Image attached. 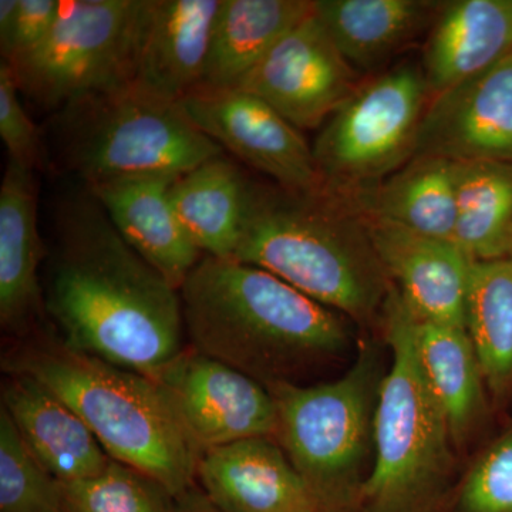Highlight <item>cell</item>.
<instances>
[{
  "label": "cell",
  "mask_w": 512,
  "mask_h": 512,
  "mask_svg": "<svg viewBox=\"0 0 512 512\" xmlns=\"http://www.w3.org/2000/svg\"><path fill=\"white\" fill-rule=\"evenodd\" d=\"M440 8L426 0H315L316 18L356 72L399 52Z\"/></svg>",
  "instance_id": "obj_24"
},
{
  "label": "cell",
  "mask_w": 512,
  "mask_h": 512,
  "mask_svg": "<svg viewBox=\"0 0 512 512\" xmlns=\"http://www.w3.org/2000/svg\"><path fill=\"white\" fill-rule=\"evenodd\" d=\"M195 483L224 512H329L272 437L205 451Z\"/></svg>",
  "instance_id": "obj_15"
},
{
  "label": "cell",
  "mask_w": 512,
  "mask_h": 512,
  "mask_svg": "<svg viewBox=\"0 0 512 512\" xmlns=\"http://www.w3.org/2000/svg\"><path fill=\"white\" fill-rule=\"evenodd\" d=\"M0 512H69L62 483L32 456L2 407Z\"/></svg>",
  "instance_id": "obj_29"
},
{
  "label": "cell",
  "mask_w": 512,
  "mask_h": 512,
  "mask_svg": "<svg viewBox=\"0 0 512 512\" xmlns=\"http://www.w3.org/2000/svg\"><path fill=\"white\" fill-rule=\"evenodd\" d=\"M195 127L222 150L288 191L323 190L312 147L302 131L242 89H200L180 101Z\"/></svg>",
  "instance_id": "obj_11"
},
{
  "label": "cell",
  "mask_w": 512,
  "mask_h": 512,
  "mask_svg": "<svg viewBox=\"0 0 512 512\" xmlns=\"http://www.w3.org/2000/svg\"><path fill=\"white\" fill-rule=\"evenodd\" d=\"M57 161L82 184L127 175L183 174L221 156L181 103L136 83L87 94L53 113Z\"/></svg>",
  "instance_id": "obj_6"
},
{
  "label": "cell",
  "mask_w": 512,
  "mask_h": 512,
  "mask_svg": "<svg viewBox=\"0 0 512 512\" xmlns=\"http://www.w3.org/2000/svg\"><path fill=\"white\" fill-rule=\"evenodd\" d=\"M417 156L512 163V55L430 99Z\"/></svg>",
  "instance_id": "obj_13"
},
{
  "label": "cell",
  "mask_w": 512,
  "mask_h": 512,
  "mask_svg": "<svg viewBox=\"0 0 512 512\" xmlns=\"http://www.w3.org/2000/svg\"><path fill=\"white\" fill-rule=\"evenodd\" d=\"M362 214L427 237L454 241L456 187L454 163L433 156L413 157L409 163L359 195Z\"/></svg>",
  "instance_id": "obj_25"
},
{
  "label": "cell",
  "mask_w": 512,
  "mask_h": 512,
  "mask_svg": "<svg viewBox=\"0 0 512 512\" xmlns=\"http://www.w3.org/2000/svg\"><path fill=\"white\" fill-rule=\"evenodd\" d=\"M363 217L390 284L409 311L421 320L466 328L473 259L454 241Z\"/></svg>",
  "instance_id": "obj_14"
},
{
  "label": "cell",
  "mask_w": 512,
  "mask_h": 512,
  "mask_svg": "<svg viewBox=\"0 0 512 512\" xmlns=\"http://www.w3.org/2000/svg\"><path fill=\"white\" fill-rule=\"evenodd\" d=\"M313 12L315 0H224L200 87L237 89L266 53Z\"/></svg>",
  "instance_id": "obj_23"
},
{
  "label": "cell",
  "mask_w": 512,
  "mask_h": 512,
  "mask_svg": "<svg viewBox=\"0 0 512 512\" xmlns=\"http://www.w3.org/2000/svg\"><path fill=\"white\" fill-rule=\"evenodd\" d=\"M200 456L256 437L275 439L278 414L265 384L187 348L156 377Z\"/></svg>",
  "instance_id": "obj_10"
},
{
  "label": "cell",
  "mask_w": 512,
  "mask_h": 512,
  "mask_svg": "<svg viewBox=\"0 0 512 512\" xmlns=\"http://www.w3.org/2000/svg\"><path fill=\"white\" fill-rule=\"evenodd\" d=\"M175 512H224L207 497L197 484L175 498Z\"/></svg>",
  "instance_id": "obj_34"
},
{
  "label": "cell",
  "mask_w": 512,
  "mask_h": 512,
  "mask_svg": "<svg viewBox=\"0 0 512 512\" xmlns=\"http://www.w3.org/2000/svg\"><path fill=\"white\" fill-rule=\"evenodd\" d=\"M20 0H0V55L8 57L18 22Z\"/></svg>",
  "instance_id": "obj_33"
},
{
  "label": "cell",
  "mask_w": 512,
  "mask_h": 512,
  "mask_svg": "<svg viewBox=\"0 0 512 512\" xmlns=\"http://www.w3.org/2000/svg\"><path fill=\"white\" fill-rule=\"evenodd\" d=\"M356 87V70L313 12L266 53L237 89L255 94L303 131L322 127Z\"/></svg>",
  "instance_id": "obj_12"
},
{
  "label": "cell",
  "mask_w": 512,
  "mask_h": 512,
  "mask_svg": "<svg viewBox=\"0 0 512 512\" xmlns=\"http://www.w3.org/2000/svg\"><path fill=\"white\" fill-rule=\"evenodd\" d=\"M252 185L224 154L178 175L171 200L202 255L234 258L248 217Z\"/></svg>",
  "instance_id": "obj_22"
},
{
  "label": "cell",
  "mask_w": 512,
  "mask_h": 512,
  "mask_svg": "<svg viewBox=\"0 0 512 512\" xmlns=\"http://www.w3.org/2000/svg\"><path fill=\"white\" fill-rule=\"evenodd\" d=\"M62 490L69 512H175V497L163 485L116 460L97 476L62 483Z\"/></svg>",
  "instance_id": "obj_28"
},
{
  "label": "cell",
  "mask_w": 512,
  "mask_h": 512,
  "mask_svg": "<svg viewBox=\"0 0 512 512\" xmlns=\"http://www.w3.org/2000/svg\"><path fill=\"white\" fill-rule=\"evenodd\" d=\"M180 174L150 173L83 184L100 202L124 241L180 291L204 258L171 200Z\"/></svg>",
  "instance_id": "obj_16"
},
{
  "label": "cell",
  "mask_w": 512,
  "mask_h": 512,
  "mask_svg": "<svg viewBox=\"0 0 512 512\" xmlns=\"http://www.w3.org/2000/svg\"><path fill=\"white\" fill-rule=\"evenodd\" d=\"M62 6L60 0H20L12 46L2 62H15L39 46L56 25Z\"/></svg>",
  "instance_id": "obj_32"
},
{
  "label": "cell",
  "mask_w": 512,
  "mask_h": 512,
  "mask_svg": "<svg viewBox=\"0 0 512 512\" xmlns=\"http://www.w3.org/2000/svg\"><path fill=\"white\" fill-rule=\"evenodd\" d=\"M222 3L151 0L134 83L177 103L197 90L204 80Z\"/></svg>",
  "instance_id": "obj_19"
},
{
  "label": "cell",
  "mask_w": 512,
  "mask_h": 512,
  "mask_svg": "<svg viewBox=\"0 0 512 512\" xmlns=\"http://www.w3.org/2000/svg\"><path fill=\"white\" fill-rule=\"evenodd\" d=\"M429 101L416 64L357 84L312 146L323 188L342 200L357 198L409 163Z\"/></svg>",
  "instance_id": "obj_9"
},
{
  "label": "cell",
  "mask_w": 512,
  "mask_h": 512,
  "mask_svg": "<svg viewBox=\"0 0 512 512\" xmlns=\"http://www.w3.org/2000/svg\"><path fill=\"white\" fill-rule=\"evenodd\" d=\"M0 137L8 151V160L36 173L45 170L49 154L42 133L23 107L12 69L3 62L0 63Z\"/></svg>",
  "instance_id": "obj_31"
},
{
  "label": "cell",
  "mask_w": 512,
  "mask_h": 512,
  "mask_svg": "<svg viewBox=\"0 0 512 512\" xmlns=\"http://www.w3.org/2000/svg\"><path fill=\"white\" fill-rule=\"evenodd\" d=\"M454 163V161H453ZM454 242L473 261L512 255V163H454Z\"/></svg>",
  "instance_id": "obj_26"
},
{
  "label": "cell",
  "mask_w": 512,
  "mask_h": 512,
  "mask_svg": "<svg viewBox=\"0 0 512 512\" xmlns=\"http://www.w3.org/2000/svg\"><path fill=\"white\" fill-rule=\"evenodd\" d=\"M36 171L8 160L0 185V325L28 333L45 311Z\"/></svg>",
  "instance_id": "obj_18"
},
{
  "label": "cell",
  "mask_w": 512,
  "mask_h": 512,
  "mask_svg": "<svg viewBox=\"0 0 512 512\" xmlns=\"http://www.w3.org/2000/svg\"><path fill=\"white\" fill-rule=\"evenodd\" d=\"M512 55V0L441 3L423 50L430 99Z\"/></svg>",
  "instance_id": "obj_20"
},
{
  "label": "cell",
  "mask_w": 512,
  "mask_h": 512,
  "mask_svg": "<svg viewBox=\"0 0 512 512\" xmlns=\"http://www.w3.org/2000/svg\"><path fill=\"white\" fill-rule=\"evenodd\" d=\"M466 329L495 402L512 394V256L474 261Z\"/></svg>",
  "instance_id": "obj_27"
},
{
  "label": "cell",
  "mask_w": 512,
  "mask_h": 512,
  "mask_svg": "<svg viewBox=\"0 0 512 512\" xmlns=\"http://www.w3.org/2000/svg\"><path fill=\"white\" fill-rule=\"evenodd\" d=\"M392 363L384 373L373 421V466L357 510L439 512L456 468L453 437L421 373L413 318L396 289L382 312Z\"/></svg>",
  "instance_id": "obj_5"
},
{
  "label": "cell",
  "mask_w": 512,
  "mask_h": 512,
  "mask_svg": "<svg viewBox=\"0 0 512 512\" xmlns=\"http://www.w3.org/2000/svg\"><path fill=\"white\" fill-rule=\"evenodd\" d=\"M232 259L271 272L362 325L382 319L392 289L365 217L325 188L296 192L254 183Z\"/></svg>",
  "instance_id": "obj_3"
},
{
  "label": "cell",
  "mask_w": 512,
  "mask_h": 512,
  "mask_svg": "<svg viewBox=\"0 0 512 512\" xmlns=\"http://www.w3.org/2000/svg\"><path fill=\"white\" fill-rule=\"evenodd\" d=\"M412 318L421 373L461 450L487 416L488 390L476 349L466 328L421 320L413 313Z\"/></svg>",
  "instance_id": "obj_21"
},
{
  "label": "cell",
  "mask_w": 512,
  "mask_h": 512,
  "mask_svg": "<svg viewBox=\"0 0 512 512\" xmlns=\"http://www.w3.org/2000/svg\"><path fill=\"white\" fill-rule=\"evenodd\" d=\"M46 315L67 348L156 377L184 352L180 291L124 241L86 185L53 212Z\"/></svg>",
  "instance_id": "obj_1"
},
{
  "label": "cell",
  "mask_w": 512,
  "mask_h": 512,
  "mask_svg": "<svg viewBox=\"0 0 512 512\" xmlns=\"http://www.w3.org/2000/svg\"><path fill=\"white\" fill-rule=\"evenodd\" d=\"M151 0H70L46 39L9 64L20 94L56 113L136 80ZM5 63V62H3Z\"/></svg>",
  "instance_id": "obj_8"
},
{
  "label": "cell",
  "mask_w": 512,
  "mask_h": 512,
  "mask_svg": "<svg viewBox=\"0 0 512 512\" xmlns=\"http://www.w3.org/2000/svg\"><path fill=\"white\" fill-rule=\"evenodd\" d=\"M180 295L190 348L265 386L296 383L352 338L345 316L237 259L204 256Z\"/></svg>",
  "instance_id": "obj_2"
},
{
  "label": "cell",
  "mask_w": 512,
  "mask_h": 512,
  "mask_svg": "<svg viewBox=\"0 0 512 512\" xmlns=\"http://www.w3.org/2000/svg\"><path fill=\"white\" fill-rule=\"evenodd\" d=\"M450 512H512V427L468 467L454 491Z\"/></svg>",
  "instance_id": "obj_30"
},
{
  "label": "cell",
  "mask_w": 512,
  "mask_h": 512,
  "mask_svg": "<svg viewBox=\"0 0 512 512\" xmlns=\"http://www.w3.org/2000/svg\"><path fill=\"white\" fill-rule=\"evenodd\" d=\"M384 373L379 352L367 346L332 382L266 386L278 414L275 440L329 512L357 510Z\"/></svg>",
  "instance_id": "obj_7"
},
{
  "label": "cell",
  "mask_w": 512,
  "mask_h": 512,
  "mask_svg": "<svg viewBox=\"0 0 512 512\" xmlns=\"http://www.w3.org/2000/svg\"><path fill=\"white\" fill-rule=\"evenodd\" d=\"M512 256V255H511Z\"/></svg>",
  "instance_id": "obj_35"
},
{
  "label": "cell",
  "mask_w": 512,
  "mask_h": 512,
  "mask_svg": "<svg viewBox=\"0 0 512 512\" xmlns=\"http://www.w3.org/2000/svg\"><path fill=\"white\" fill-rule=\"evenodd\" d=\"M5 369L45 384L113 460L154 478L173 497L197 484L200 453L151 377L67 348L56 332L10 352Z\"/></svg>",
  "instance_id": "obj_4"
},
{
  "label": "cell",
  "mask_w": 512,
  "mask_h": 512,
  "mask_svg": "<svg viewBox=\"0 0 512 512\" xmlns=\"http://www.w3.org/2000/svg\"><path fill=\"white\" fill-rule=\"evenodd\" d=\"M2 409L32 456L62 483L97 476L113 460L72 407L45 384L6 372Z\"/></svg>",
  "instance_id": "obj_17"
}]
</instances>
